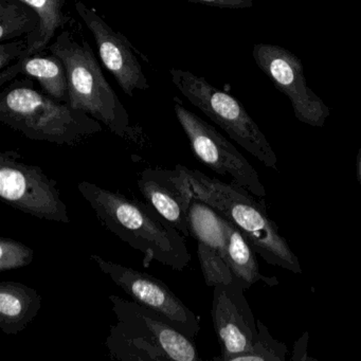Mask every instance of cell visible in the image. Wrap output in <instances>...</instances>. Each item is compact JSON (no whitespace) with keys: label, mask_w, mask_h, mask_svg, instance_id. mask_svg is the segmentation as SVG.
Segmentation results:
<instances>
[{"label":"cell","mask_w":361,"mask_h":361,"mask_svg":"<svg viewBox=\"0 0 361 361\" xmlns=\"http://www.w3.org/2000/svg\"><path fill=\"white\" fill-rule=\"evenodd\" d=\"M0 122L30 140L77 147L102 132V123L35 87L13 80L0 92Z\"/></svg>","instance_id":"7a4b0ae2"},{"label":"cell","mask_w":361,"mask_h":361,"mask_svg":"<svg viewBox=\"0 0 361 361\" xmlns=\"http://www.w3.org/2000/svg\"><path fill=\"white\" fill-rule=\"evenodd\" d=\"M35 252L32 248L9 238H0V271L20 269L32 263Z\"/></svg>","instance_id":"44dd1931"},{"label":"cell","mask_w":361,"mask_h":361,"mask_svg":"<svg viewBox=\"0 0 361 361\" xmlns=\"http://www.w3.org/2000/svg\"><path fill=\"white\" fill-rule=\"evenodd\" d=\"M212 314L221 354L215 360L233 361L250 350L257 337V323L238 282L213 287Z\"/></svg>","instance_id":"8fae6325"},{"label":"cell","mask_w":361,"mask_h":361,"mask_svg":"<svg viewBox=\"0 0 361 361\" xmlns=\"http://www.w3.org/2000/svg\"><path fill=\"white\" fill-rule=\"evenodd\" d=\"M64 63L68 81V104L104 124L116 136L145 145L142 133L130 126L128 109L107 82L94 50L78 33L64 30L48 46Z\"/></svg>","instance_id":"277c9868"},{"label":"cell","mask_w":361,"mask_h":361,"mask_svg":"<svg viewBox=\"0 0 361 361\" xmlns=\"http://www.w3.org/2000/svg\"><path fill=\"white\" fill-rule=\"evenodd\" d=\"M78 190L105 229L142 253L143 266L158 262L176 271L188 267L192 257L185 236L151 204L90 181L80 183Z\"/></svg>","instance_id":"6da1fadb"},{"label":"cell","mask_w":361,"mask_h":361,"mask_svg":"<svg viewBox=\"0 0 361 361\" xmlns=\"http://www.w3.org/2000/svg\"><path fill=\"white\" fill-rule=\"evenodd\" d=\"M189 181L193 197L206 202L243 232L255 252L274 266L302 274L301 264L278 226L268 216L265 202L238 183H227L177 164Z\"/></svg>","instance_id":"3957f363"},{"label":"cell","mask_w":361,"mask_h":361,"mask_svg":"<svg viewBox=\"0 0 361 361\" xmlns=\"http://www.w3.org/2000/svg\"><path fill=\"white\" fill-rule=\"evenodd\" d=\"M0 198L8 206L37 219L71 223L58 183L41 166L25 162L20 152L0 154Z\"/></svg>","instance_id":"52a82bcc"},{"label":"cell","mask_w":361,"mask_h":361,"mask_svg":"<svg viewBox=\"0 0 361 361\" xmlns=\"http://www.w3.org/2000/svg\"><path fill=\"white\" fill-rule=\"evenodd\" d=\"M190 234L197 242V255L207 286L234 282L226 259L223 215L206 202L192 198L188 210Z\"/></svg>","instance_id":"4fadbf2b"},{"label":"cell","mask_w":361,"mask_h":361,"mask_svg":"<svg viewBox=\"0 0 361 361\" xmlns=\"http://www.w3.org/2000/svg\"><path fill=\"white\" fill-rule=\"evenodd\" d=\"M115 312L105 345L109 356L121 361H200L192 338L135 301L109 295Z\"/></svg>","instance_id":"5b68a950"},{"label":"cell","mask_w":361,"mask_h":361,"mask_svg":"<svg viewBox=\"0 0 361 361\" xmlns=\"http://www.w3.org/2000/svg\"><path fill=\"white\" fill-rule=\"evenodd\" d=\"M170 77L181 94L225 130L232 140L267 168L278 170V158L274 149L240 101L191 71L172 68Z\"/></svg>","instance_id":"8992f818"},{"label":"cell","mask_w":361,"mask_h":361,"mask_svg":"<svg viewBox=\"0 0 361 361\" xmlns=\"http://www.w3.org/2000/svg\"><path fill=\"white\" fill-rule=\"evenodd\" d=\"M174 111L198 161L221 176L229 175L234 183L257 197H266L267 192L259 173L230 141L176 98Z\"/></svg>","instance_id":"ba28073f"},{"label":"cell","mask_w":361,"mask_h":361,"mask_svg":"<svg viewBox=\"0 0 361 361\" xmlns=\"http://www.w3.org/2000/svg\"><path fill=\"white\" fill-rule=\"evenodd\" d=\"M137 185L147 204L185 238L191 236L188 210L193 193L187 177L178 166H175L174 170L145 169L139 174Z\"/></svg>","instance_id":"5bb4252c"},{"label":"cell","mask_w":361,"mask_h":361,"mask_svg":"<svg viewBox=\"0 0 361 361\" xmlns=\"http://www.w3.org/2000/svg\"><path fill=\"white\" fill-rule=\"evenodd\" d=\"M190 1L210 6V7L221 8V9H248L253 6V0H190Z\"/></svg>","instance_id":"603a6c76"},{"label":"cell","mask_w":361,"mask_h":361,"mask_svg":"<svg viewBox=\"0 0 361 361\" xmlns=\"http://www.w3.org/2000/svg\"><path fill=\"white\" fill-rule=\"evenodd\" d=\"M358 177H359V181H360V183H361V149H360V151H359V156H358Z\"/></svg>","instance_id":"cb8c5ba5"},{"label":"cell","mask_w":361,"mask_h":361,"mask_svg":"<svg viewBox=\"0 0 361 361\" xmlns=\"http://www.w3.org/2000/svg\"><path fill=\"white\" fill-rule=\"evenodd\" d=\"M257 337L248 352L235 357L233 361H285L286 344L270 335L269 329L261 320H257Z\"/></svg>","instance_id":"ffe728a7"},{"label":"cell","mask_w":361,"mask_h":361,"mask_svg":"<svg viewBox=\"0 0 361 361\" xmlns=\"http://www.w3.org/2000/svg\"><path fill=\"white\" fill-rule=\"evenodd\" d=\"M252 54L259 68L288 97L297 119L307 126L322 128L329 109L306 84L301 61L293 52L271 44H257Z\"/></svg>","instance_id":"30bf717a"},{"label":"cell","mask_w":361,"mask_h":361,"mask_svg":"<svg viewBox=\"0 0 361 361\" xmlns=\"http://www.w3.org/2000/svg\"><path fill=\"white\" fill-rule=\"evenodd\" d=\"M224 233L226 240V259L235 280L244 287L250 288L253 284L263 281L268 285H276L278 281L267 278L259 271L255 251L246 236L233 223L223 216Z\"/></svg>","instance_id":"e0dca14e"},{"label":"cell","mask_w":361,"mask_h":361,"mask_svg":"<svg viewBox=\"0 0 361 361\" xmlns=\"http://www.w3.org/2000/svg\"><path fill=\"white\" fill-rule=\"evenodd\" d=\"M90 259L135 302L159 314L188 337L195 339L200 333V317L190 310L162 281L97 255H92Z\"/></svg>","instance_id":"9c48e42d"},{"label":"cell","mask_w":361,"mask_h":361,"mask_svg":"<svg viewBox=\"0 0 361 361\" xmlns=\"http://www.w3.org/2000/svg\"><path fill=\"white\" fill-rule=\"evenodd\" d=\"M28 44L25 41L14 43H1L0 45V71L10 66L11 63L18 62L26 51Z\"/></svg>","instance_id":"7402d4cb"},{"label":"cell","mask_w":361,"mask_h":361,"mask_svg":"<svg viewBox=\"0 0 361 361\" xmlns=\"http://www.w3.org/2000/svg\"><path fill=\"white\" fill-rule=\"evenodd\" d=\"M75 9L92 32L105 68L115 78L124 94L134 97L135 92L149 90V80L130 42L123 35L114 30L82 0H75Z\"/></svg>","instance_id":"7c38bea8"},{"label":"cell","mask_w":361,"mask_h":361,"mask_svg":"<svg viewBox=\"0 0 361 361\" xmlns=\"http://www.w3.org/2000/svg\"><path fill=\"white\" fill-rule=\"evenodd\" d=\"M37 80L42 90L61 102L68 103V81L64 63L56 54L27 56L0 71V87L13 81L18 75Z\"/></svg>","instance_id":"9a60e30c"},{"label":"cell","mask_w":361,"mask_h":361,"mask_svg":"<svg viewBox=\"0 0 361 361\" xmlns=\"http://www.w3.org/2000/svg\"><path fill=\"white\" fill-rule=\"evenodd\" d=\"M30 6L39 18L37 31L27 35L26 51L22 58L41 54L47 49L56 32L71 22V18L64 13V7L68 0H20Z\"/></svg>","instance_id":"ac0fdd59"},{"label":"cell","mask_w":361,"mask_h":361,"mask_svg":"<svg viewBox=\"0 0 361 361\" xmlns=\"http://www.w3.org/2000/svg\"><path fill=\"white\" fill-rule=\"evenodd\" d=\"M37 12L20 0H0V42L10 41L37 31Z\"/></svg>","instance_id":"d6986e66"},{"label":"cell","mask_w":361,"mask_h":361,"mask_svg":"<svg viewBox=\"0 0 361 361\" xmlns=\"http://www.w3.org/2000/svg\"><path fill=\"white\" fill-rule=\"evenodd\" d=\"M43 298L37 289L20 282H0V329L6 335H18L37 318Z\"/></svg>","instance_id":"2e32d148"}]
</instances>
